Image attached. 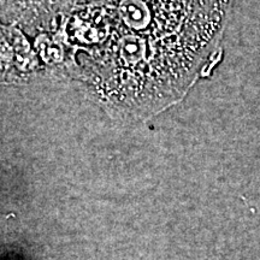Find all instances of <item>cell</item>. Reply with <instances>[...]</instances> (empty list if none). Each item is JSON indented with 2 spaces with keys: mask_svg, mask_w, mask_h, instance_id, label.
Listing matches in <instances>:
<instances>
[{
  "mask_svg": "<svg viewBox=\"0 0 260 260\" xmlns=\"http://www.w3.org/2000/svg\"><path fill=\"white\" fill-rule=\"evenodd\" d=\"M233 0H68L54 30L63 61L112 117L180 102L218 54Z\"/></svg>",
  "mask_w": 260,
  "mask_h": 260,
  "instance_id": "6da1fadb",
  "label": "cell"
},
{
  "mask_svg": "<svg viewBox=\"0 0 260 260\" xmlns=\"http://www.w3.org/2000/svg\"><path fill=\"white\" fill-rule=\"evenodd\" d=\"M68 0H4L8 12L24 27L53 29Z\"/></svg>",
  "mask_w": 260,
  "mask_h": 260,
  "instance_id": "7a4b0ae2",
  "label": "cell"
}]
</instances>
